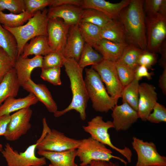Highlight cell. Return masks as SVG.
<instances>
[{
  "instance_id": "17",
  "label": "cell",
  "mask_w": 166,
  "mask_h": 166,
  "mask_svg": "<svg viewBox=\"0 0 166 166\" xmlns=\"http://www.w3.org/2000/svg\"><path fill=\"white\" fill-rule=\"evenodd\" d=\"M83 9L70 5L51 7L48 10L49 19L59 18L69 26L78 25L81 22Z\"/></svg>"
},
{
  "instance_id": "15",
  "label": "cell",
  "mask_w": 166,
  "mask_h": 166,
  "mask_svg": "<svg viewBox=\"0 0 166 166\" xmlns=\"http://www.w3.org/2000/svg\"><path fill=\"white\" fill-rule=\"evenodd\" d=\"M112 110V122L117 131H126L139 118L137 112L126 103L116 105Z\"/></svg>"
},
{
  "instance_id": "24",
  "label": "cell",
  "mask_w": 166,
  "mask_h": 166,
  "mask_svg": "<svg viewBox=\"0 0 166 166\" xmlns=\"http://www.w3.org/2000/svg\"><path fill=\"white\" fill-rule=\"evenodd\" d=\"M20 87L15 70L13 68L0 83V106L8 98L16 97Z\"/></svg>"
},
{
  "instance_id": "45",
  "label": "cell",
  "mask_w": 166,
  "mask_h": 166,
  "mask_svg": "<svg viewBox=\"0 0 166 166\" xmlns=\"http://www.w3.org/2000/svg\"><path fill=\"white\" fill-rule=\"evenodd\" d=\"M82 3V0H54V2L51 7L70 5L81 7Z\"/></svg>"
},
{
  "instance_id": "10",
  "label": "cell",
  "mask_w": 166,
  "mask_h": 166,
  "mask_svg": "<svg viewBox=\"0 0 166 166\" xmlns=\"http://www.w3.org/2000/svg\"><path fill=\"white\" fill-rule=\"evenodd\" d=\"M92 66L105 84L108 94L118 102L121 98L123 86L119 78L115 62L103 60Z\"/></svg>"
},
{
  "instance_id": "2",
  "label": "cell",
  "mask_w": 166,
  "mask_h": 166,
  "mask_svg": "<svg viewBox=\"0 0 166 166\" xmlns=\"http://www.w3.org/2000/svg\"><path fill=\"white\" fill-rule=\"evenodd\" d=\"M65 72L69 79L72 94L71 102L66 108L57 111L54 114L56 117L61 116L72 110L79 113L82 121L86 118V109L89 98L83 77V69L73 58H65L63 63Z\"/></svg>"
},
{
  "instance_id": "49",
  "label": "cell",
  "mask_w": 166,
  "mask_h": 166,
  "mask_svg": "<svg viewBox=\"0 0 166 166\" xmlns=\"http://www.w3.org/2000/svg\"><path fill=\"white\" fill-rule=\"evenodd\" d=\"M3 146L2 144H0V152H1L3 150Z\"/></svg>"
},
{
  "instance_id": "26",
  "label": "cell",
  "mask_w": 166,
  "mask_h": 166,
  "mask_svg": "<svg viewBox=\"0 0 166 166\" xmlns=\"http://www.w3.org/2000/svg\"><path fill=\"white\" fill-rule=\"evenodd\" d=\"M100 34L101 39L116 43H127L123 26L118 19L112 20L101 27Z\"/></svg>"
},
{
  "instance_id": "32",
  "label": "cell",
  "mask_w": 166,
  "mask_h": 166,
  "mask_svg": "<svg viewBox=\"0 0 166 166\" xmlns=\"http://www.w3.org/2000/svg\"><path fill=\"white\" fill-rule=\"evenodd\" d=\"M112 20L96 9H83L81 22L89 23L101 28Z\"/></svg>"
},
{
  "instance_id": "14",
  "label": "cell",
  "mask_w": 166,
  "mask_h": 166,
  "mask_svg": "<svg viewBox=\"0 0 166 166\" xmlns=\"http://www.w3.org/2000/svg\"><path fill=\"white\" fill-rule=\"evenodd\" d=\"M158 99L156 88L153 85L146 82L139 84V98L137 111L138 118L142 121H147Z\"/></svg>"
},
{
  "instance_id": "37",
  "label": "cell",
  "mask_w": 166,
  "mask_h": 166,
  "mask_svg": "<svg viewBox=\"0 0 166 166\" xmlns=\"http://www.w3.org/2000/svg\"><path fill=\"white\" fill-rule=\"evenodd\" d=\"M65 58L62 54L58 52L51 51L43 57L42 66L45 69L55 67H61Z\"/></svg>"
},
{
  "instance_id": "47",
  "label": "cell",
  "mask_w": 166,
  "mask_h": 166,
  "mask_svg": "<svg viewBox=\"0 0 166 166\" xmlns=\"http://www.w3.org/2000/svg\"><path fill=\"white\" fill-rule=\"evenodd\" d=\"M159 86L163 93L166 94V67L164 68V70L160 76L159 80Z\"/></svg>"
},
{
  "instance_id": "41",
  "label": "cell",
  "mask_w": 166,
  "mask_h": 166,
  "mask_svg": "<svg viewBox=\"0 0 166 166\" xmlns=\"http://www.w3.org/2000/svg\"><path fill=\"white\" fill-rule=\"evenodd\" d=\"M153 110V112L148 116L147 121L156 124L166 122V108L163 105L157 102Z\"/></svg>"
},
{
  "instance_id": "30",
  "label": "cell",
  "mask_w": 166,
  "mask_h": 166,
  "mask_svg": "<svg viewBox=\"0 0 166 166\" xmlns=\"http://www.w3.org/2000/svg\"><path fill=\"white\" fill-rule=\"evenodd\" d=\"M35 14L29 13L26 11L19 14H6L0 12V23L6 27L14 28L25 24Z\"/></svg>"
},
{
  "instance_id": "20",
  "label": "cell",
  "mask_w": 166,
  "mask_h": 166,
  "mask_svg": "<svg viewBox=\"0 0 166 166\" xmlns=\"http://www.w3.org/2000/svg\"><path fill=\"white\" fill-rule=\"evenodd\" d=\"M22 87L25 90L34 95L38 101L44 104L49 112L54 113L58 110L56 103L45 85L36 84L31 79L24 83Z\"/></svg>"
},
{
  "instance_id": "6",
  "label": "cell",
  "mask_w": 166,
  "mask_h": 166,
  "mask_svg": "<svg viewBox=\"0 0 166 166\" xmlns=\"http://www.w3.org/2000/svg\"><path fill=\"white\" fill-rule=\"evenodd\" d=\"M112 128L114 126L112 121H105L100 116L93 117L87 122V125L83 126L84 131L89 134L92 138L118 152L126 158L128 163H131L132 153L129 148L125 146L123 148H120L112 143L108 130Z\"/></svg>"
},
{
  "instance_id": "16",
  "label": "cell",
  "mask_w": 166,
  "mask_h": 166,
  "mask_svg": "<svg viewBox=\"0 0 166 166\" xmlns=\"http://www.w3.org/2000/svg\"><path fill=\"white\" fill-rule=\"evenodd\" d=\"M130 1L122 0L118 3H112L104 0H82L81 7L83 9H96L111 20H118L121 11L129 4Z\"/></svg>"
},
{
  "instance_id": "38",
  "label": "cell",
  "mask_w": 166,
  "mask_h": 166,
  "mask_svg": "<svg viewBox=\"0 0 166 166\" xmlns=\"http://www.w3.org/2000/svg\"><path fill=\"white\" fill-rule=\"evenodd\" d=\"M6 9L11 13L19 14L26 11L24 0H0V12Z\"/></svg>"
},
{
  "instance_id": "39",
  "label": "cell",
  "mask_w": 166,
  "mask_h": 166,
  "mask_svg": "<svg viewBox=\"0 0 166 166\" xmlns=\"http://www.w3.org/2000/svg\"><path fill=\"white\" fill-rule=\"evenodd\" d=\"M15 61L0 47V83L13 68Z\"/></svg>"
},
{
  "instance_id": "51",
  "label": "cell",
  "mask_w": 166,
  "mask_h": 166,
  "mask_svg": "<svg viewBox=\"0 0 166 166\" xmlns=\"http://www.w3.org/2000/svg\"></svg>"
},
{
  "instance_id": "11",
  "label": "cell",
  "mask_w": 166,
  "mask_h": 166,
  "mask_svg": "<svg viewBox=\"0 0 166 166\" xmlns=\"http://www.w3.org/2000/svg\"><path fill=\"white\" fill-rule=\"evenodd\" d=\"M147 50L159 49L166 36V18L160 15L148 16L146 18Z\"/></svg>"
},
{
  "instance_id": "3",
  "label": "cell",
  "mask_w": 166,
  "mask_h": 166,
  "mask_svg": "<svg viewBox=\"0 0 166 166\" xmlns=\"http://www.w3.org/2000/svg\"><path fill=\"white\" fill-rule=\"evenodd\" d=\"M85 84L89 98L94 109L107 113L112 110L117 102L108 93L98 73L92 66L85 69Z\"/></svg>"
},
{
  "instance_id": "50",
  "label": "cell",
  "mask_w": 166,
  "mask_h": 166,
  "mask_svg": "<svg viewBox=\"0 0 166 166\" xmlns=\"http://www.w3.org/2000/svg\"><path fill=\"white\" fill-rule=\"evenodd\" d=\"M49 166H53L51 164H49Z\"/></svg>"
},
{
  "instance_id": "31",
  "label": "cell",
  "mask_w": 166,
  "mask_h": 166,
  "mask_svg": "<svg viewBox=\"0 0 166 166\" xmlns=\"http://www.w3.org/2000/svg\"><path fill=\"white\" fill-rule=\"evenodd\" d=\"M103 60L100 54L95 51L92 46L85 43L78 64L79 66L83 69L87 66L98 64Z\"/></svg>"
},
{
  "instance_id": "9",
  "label": "cell",
  "mask_w": 166,
  "mask_h": 166,
  "mask_svg": "<svg viewBox=\"0 0 166 166\" xmlns=\"http://www.w3.org/2000/svg\"><path fill=\"white\" fill-rule=\"evenodd\" d=\"M132 144L137 155L135 166H166V157L159 153L153 142L133 136Z\"/></svg>"
},
{
  "instance_id": "5",
  "label": "cell",
  "mask_w": 166,
  "mask_h": 166,
  "mask_svg": "<svg viewBox=\"0 0 166 166\" xmlns=\"http://www.w3.org/2000/svg\"><path fill=\"white\" fill-rule=\"evenodd\" d=\"M77 156L81 163L80 166H86L93 160L109 161L113 158L117 159L126 166L128 163L121 157L113 155V152L105 145L89 137L81 140L76 149Z\"/></svg>"
},
{
  "instance_id": "19",
  "label": "cell",
  "mask_w": 166,
  "mask_h": 166,
  "mask_svg": "<svg viewBox=\"0 0 166 166\" xmlns=\"http://www.w3.org/2000/svg\"><path fill=\"white\" fill-rule=\"evenodd\" d=\"M85 42L80 32L78 25L70 27L62 54L65 58H73L78 62Z\"/></svg>"
},
{
  "instance_id": "46",
  "label": "cell",
  "mask_w": 166,
  "mask_h": 166,
  "mask_svg": "<svg viewBox=\"0 0 166 166\" xmlns=\"http://www.w3.org/2000/svg\"><path fill=\"white\" fill-rule=\"evenodd\" d=\"M86 166H120L117 162H113L101 160L92 161L90 164Z\"/></svg>"
},
{
  "instance_id": "12",
  "label": "cell",
  "mask_w": 166,
  "mask_h": 166,
  "mask_svg": "<svg viewBox=\"0 0 166 166\" xmlns=\"http://www.w3.org/2000/svg\"><path fill=\"white\" fill-rule=\"evenodd\" d=\"M33 111L30 107L21 109L10 115V120L6 132V139L14 141L26 134L31 128L30 123Z\"/></svg>"
},
{
  "instance_id": "22",
  "label": "cell",
  "mask_w": 166,
  "mask_h": 166,
  "mask_svg": "<svg viewBox=\"0 0 166 166\" xmlns=\"http://www.w3.org/2000/svg\"><path fill=\"white\" fill-rule=\"evenodd\" d=\"M37 98L31 93L26 96L18 98L10 97L6 99L0 106V117L10 115L11 113L30 107L38 101Z\"/></svg>"
},
{
  "instance_id": "21",
  "label": "cell",
  "mask_w": 166,
  "mask_h": 166,
  "mask_svg": "<svg viewBox=\"0 0 166 166\" xmlns=\"http://www.w3.org/2000/svg\"><path fill=\"white\" fill-rule=\"evenodd\" d=\"M128 44L116 43L102 39L94 47L100 52L104 60L115 62L120 59Z\"/></svg>"
},
{
  "instance_id": "48",
  "label": "cell",
  "mask_w": 166,
  "mask_h": 166,
  "mask_svg": "<svg viewBox=\"0 0 166 166\" xmlns=\"http://www.w3.org/2000/svg\"><path fill=\"white\" fill-rule=\"evenodd\" d=\"M161 57L159 61L160 65L163 68L166 67V55L165 48L162 49L161 50Z\"/></svg>"
},
{
  "instance_id": "1",
  "label": "cell",
  "mask_w": 166,
  "mask_h": 166,
  "mask_svg": "<svg viewBox=\"0 0 166 166\" xmlns=\"http://www.w3.org/2000/svg\"><path fill=\"white\" fill-rule=\"evenodd\" d=\"M144 3L142 0H130L121 11L118 20L123 26L126 42L144 51L147 50V45Z\"/></svg>"
},
{
  "instance_id": "8",
  "label": "cell",
  "mask_w": 166,
  "mask_h": 166,
  "mask_svg": "<svg viewBox=\"0 0 166 166\" xmlns=\"http://www.w3.org/2000/svg\"><path fill=\"white\" fill-rule=\"evenodd\" d=\"M81 141V140L67 137L63 132L50 129L42 139L37 141L38 144L36 149L38 150L55 152L77 149Z\"/></svg>"
},
{
  "instance_id": "18",
  "label": "cell",
  "mask_w": 166,
  "mask_h": 166,
  "mask_svg": "<svg viewBox=\"0 0 166 166\" xmlns=\"http://www.w3.org/2000/svg\"><path fill=\"white\" fill-rule=\"evenodd\" d=\"M43 59L42 56H35L31 58L23 57L21 55L17 57L14 68L20 86L31 79V74L34 69L42 68Z\"/></svg>"
},
{
  "instance_id": "13",
  "label": "cell",
  "mask_w": 166,
  "mask_h": 166,
  "mask_svg": "<svg viewBox=\"0 0 166 166\" xmlns=\"http://www.w3.org/2000/svg\"><path fill=\"white\" fill-rule=\"evenodd\" d=\"M70 27L61 18L49 19L47 26V38L49 45L52 51L62 54Z\"/></svg>"
},
{
  "instance_id": "23",
  "label": "cell",
  "mask_w": 166,
  "mask_h": 166,
  "mask_svg": "<svg viewBox=\"0 0 166 166\" xmlns=\"http://www.w3.org/2000/svg\"><path fill=\"white\" fill-rule=\"evenodd\" d=\"M37 153L49 160L53 166H78L75 162L76 149L59 152L38 150Z\"/></svg>"
},
{
  "instance_id": "34",
  "label": "cell",
  "mask_w": 166,
  "mask_h": 166,
  "mask_svg": "<svg viewBox=\"0 0 166 166\" xmlns=\"http://www.w3.org/2000/svg\"><path fill=\"white\" fill-rule=\"evenodd\" d=\"M144 4L148 16L160 15L166 18V0H146Z\"/></svg>"
},
{
  "instance_id": "42",
  "label": "cell",
  "mask_w": 166,
  "mask_h": 166,
  "mask_svg": "<svg viewBox=\"0 0 166 166\" xmlns=\"http://www.w3.org/2000/svg\"><path fill=\"white\" fill-rule=\"evenodd\" d=\"M157 61V57L154 52L148 50L143 51L140 55L138 60V65H143L150 69Z\"/></svg>"
},
{
  "instance_id": "33",
  "label": "cell",
  "mask_w": 166,
  "mask_h": 166,
  "mask_svg": "<svg viewBox=\"0 0 166 166\" xmlns=\"http://www.w3.org/2000/svg\"><path fill=\"white\" fill-rule=\"evenodd\" d=\"M143 51L134 45L128 44L119 60L135 70L138 65V60Z\"/></svg>"
},
{
  "instance_id": "29",
  "label": "cell",
  "mask_w": 166,
  "mask_h": 166,
  "mask_svg": "<svg viewBox=\"0 0 166 166\" xmlns=\"http://www.w3.org/2000/svg\"><path fill=\"white\" fill-rule=\"evenodd\" d=\"M139 81L134 79L123 87L121 94L122 103L128 104L137 111L139 98Z\"/></svg>"
},
{
  "instance_id": "4",
  "label": "cell",
  "mask_w": 166,
  "mask_h": 166,
  "mask_svg": "<svg viewBox=\"0 0 166 166\" xmlns=\"http://www.w3.org/2000/svg\"><path fill=\"white\" fill-rule=\"evenodd\" d=\"M48 12L46 8L37 12L26 24L19 27L11 28L2 25L15 37L18 45V57L22 54L23 48L28 41L39 35L47 36V26L49 20Z\"/></svg>"
},
{
  "instance_id": "28",
  "label": "cell",
  "mask_w": 166,
  "mask_h": 166,
  "mask_svg": "<svg viewBox=\"0 0 166 166\" xmlns=\"http://www.w3.org/2000/svg\"><path fill=\"white\" fill-rule=\"evenodd\" d=\"M80 34L85 43L93 47L101 39V28L94 24L81 22L78 25Z\"/></svg>"
},
{
  "instance_id": "27",
  "label": "cell",
  "mask_w": 166,
  "mask_h": 166,
  "mask_svg": "<svg viewBox=\"0 0 166 166\" xmlns=\"http://www.w3.org/2000/svg\"><path fill=\"white\" fill-rule=\"evenodd\" d=\"M0 47L2 48L15 61L18 55L16 40L14 35L4 28L0 23Z\"/></svg>"
},
{
  "instance_id": "40",
  "label": "cell",
  "mask_w": 166,
  "mask_h": 166,
  "mask_svg": "<svg viewBox=\"0 0 166 166\" xmlns=\"http://www.w3.org/2000/svg\"><path fill=\"white\" fill-rule=\"evenodd\" d=\"M26 11L34 14L37 12L42 10L47 6H52L54 0H24Z\"/></svg>"
},
{
  "instance_id": "44",
  "label": "cell",
  "mask_w": 166,
  "mask_h": 166,
  "mask_svg": "<svg viewBox=\"0 0 166 166\" xmlns=\"http://www.w3.org/2000/svg\"><path fill=\"white\" fill-rule=\"evenodd\" d=\"M10 120V115H5L0 117V136H4Z\"/></svg>"
},
{
  "instance_id": "25",
  "label": "cell",
  "mask_w": 166,
  "mask_h": 166,
  "mask_svg": "<svg viewBox=\"0 0 166 166\" xmlns=\"http://www.w3.org/2000/svg\"><path fill=\"white\" fill-rule=\"evenodd\" d=\"M51 51H52L49 45L47 36L39 35L32 38L29 43L25 45L21 55L24 57L33 54L45 56Z\"/></svg>"
},
{
  "instance_id": "36",
  "label": "cell",
  "mask_w": 166,
  "mask_h": 166,
  "mask_svg": "<svg viewBox=\"0 0 166 166\" xmlns=\"http://www.w3.org/2000/svg\"><path fill=\"white\" fill-rule=\"evenodd\" d=\"M61 68L59 67L42 68L40 77L54 85H60L61 84L60 79Z\"/></svg>"
},
{
  "instance_id": "43",
  "label": "cell",
  "mask_w": 166,
  "mask_h": 166,
  "mask_svg": "<svg viewBox=\"0 0 166 166\" xmlns=\"http://www.w3.org/2000/svg\"><path fill=\"white\" fill-rule=\"evenodd\" d=\"M148 68L142 65H138L134 70V79L139 81L143 77H145L148 80L152 79V73L148 71Z\"/></svg>"
},
{
  "instance_id": "7",
  "label": "cell",
  "mask_w": 166,
  "mask_h": 166,
  "mask_svg": "<svg viewBox=\"0 0 166 166\" xmlns=\"http://www.w3.org/2000/svg\"><path fill=\"white\" fill-rule=\"evenodd\" d=\"M38 143L29 146L23 152H19L8 143L1 152L7 166H43L46 164L44 157H38L35 155Z\"/></svg>"
},
{
  "instance_id": "35",
  "label": "cell",
  "mask_w": 166,
  "mask_h": 166,
  "mask_svg": "<svg viewBox=\"0 0 166 166\" xmlns=\"http://www.w3.org/2000/svg\"><path fill=\"white\" fill-rule=\"evenodd\" d=\"M115 63L119 78L122 86L124 87L134 79V70L119 60Z\"/></svg>"
}]
</instances>
